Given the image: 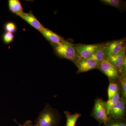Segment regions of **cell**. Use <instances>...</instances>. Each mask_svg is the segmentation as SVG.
<instances>
[{"label":"cell","instance_id":"6","mask_svg":"<svg viewBox=\"0 0 126 126\" xmlns=\"http://www.w3.org/2000/svg\"><path fill=\"white\" fill-rule=\"evenodd\" d=\"M126 100L121 96L117 103L113 106L109 113V117L113 119H124L126 114Z\"/></svg>","mask_w":126,"mask_h":126},{"label":"cell","instance_id":"15","mask_svg":"<svg viewBox=\"0 0 126 126\" xmlns=\"http://www.w3.org/2000/svg\"><path fill=\"white\" fill-rule=\"evenodd\" d=\"M120 90L119 83L116 82L115 81L110 80L108 89V99L112 98Z\"/></svg>","mask_w":126,"mask_h":126},{"label":"cell","instance_id":"14","mask_svg":"<svg viewBox=\"0 0 126 126\" xmlns=\"http://www.w3.org/2000/svg\"><path fill=\"white\" fill-rule=\"evenodd\" d=\"M120 89L117 93L113 96L111 98L108 99L107 102H106V111L108 115L110 112V110L119 101L121 97Z\"/></svg>","mask_w":126,"mask_h":126},{"label":"cell","instance_id":"22","mask_svg":"<svg viewBox=\"0 0 126 126\" xmlns=\"http://www.w3.org/2000/svg\"><path fill=\"white\" fill-rule=\"evenodd\" d=\"M14 121L18 124L19 126H35L34 125H33L32 123V121L30 120H28V121H26L23 125H21V124H19L18 122L16 121L15 119Z\"/></svg>","mask_w":126,"mask_h":126},{"label":"cell","instance_id":"13","mask_svg":"<svg viewBox=\"0 0 126 126\" xmlns=\"http://www.w3.org/2000/svg\"><path fill=\"white\" fill-rule=\"evenodd\" d=\"M10 10L16 15L23 12L21 3L18 0H9L8 1Z\"/></svg>","mask_w":126,"mask_h":126},{"label":"cell","instance_id":"8","mask_svg":"<svg viewBox=\"0 0 126 126\" xmlns=\"http://www.w3.org/2000/svg\"><path fill=\"white\" fill-rule=\"evenodd\" d=\"M74 63L78 68V73L87 72L97 68L99 63L91 58L78 59Z\"/></svg>","mask_w":126,"mask_h":126},{"label":"cell","instance_id":"21","mask_svg":"<svg viewBox=\"0 0 126 126\" xmlns=\"http://www.w3.org/2000/svg\"><path fill=\"white\" fill-rule=\"evenodd\" d=\"M5 29L6 32L13 33L16 30V26L13 22H8L5 25Z\"/></svg>","mask_w":126,"mask_h":126},{"label":"cell","instance_id":"9","mask_svg":"<svg viewBox=\"0 0 126 126\" xmlns=\"http://www.w3.org/2000/svg\"><path fill=\"white\" fill-rule=\"evenodd\" d=\"M100 45H78L74 46L77 52L78 59L90 58Z\"/></svg>","mask_w":126,"mask_h":126},{"label":"cell","instance_id":"12","mask_svg":"<svg viewBox=\"0 0 126 126\" xmlns=\"http://www.w3.org/2000/svg\"><path fill=\"white\" fill-rule=\"evenodd\" d=\"M64 114L66 118V123L65 126H76L78 119L81 117V113H75L71 114L68 111H65Z\"/></svg>","mask_w":126,"mask_h":126},{"label":"cell","instance_id":"17","mask_svg":"<svg viewBox=\"0 0 126 126\" xmlns=\"http://www.w3.org/2000/svg\"><path fill=\"white\" fill-rule=\"evenodd\" d=\"M104 126H126V119H113L110 118L104 124Z\"/></svg>","mask_w":126,"mask_h":126},{"label":"cell","instance_id":"1","mask_svg":"<svg viewBox=\"0 0 126 126\" xmlns=\"http://www.w3.org/2000/svg\"><path fill=\"white\" fill-rule=\"evenodd\" d=\"M61 116L58 111L47 104L35 121V126H58Z\"/></svg>","mask_w":126,"mask_h":126},{"label":"cell","instance_id":"19","mask_svg":"<svg viewBox=\"0 0 126 126\" xmlns=\"http://www.w3.org/2000/svg\"><path fill=\"white\" fill-rule=\"evenodd\" d=\"M101 1L106 5L118 9L121 8L123 5L122 1L119 0H102Z\"/></svg>","mask_w":126,"mask_h":126},{"label":"cell","instance_id":"20","mask_svg":"<svg viewBox=\"0 0 126 126\" xmlns=\"http://www.w3.org/2000/svg\"><path fill=\"white\" fill-rule=\"evenodd\" d=\"M14 35L12 33L6 32L3 35V40L5 44H9L12 42L14 39Z\"/></svg>","mask_w":126,"mask_h":126},{"label":"cell","instance_id":"7","mask_svg":"<svg viewBox=\"0 0 126 126\" xmlns=\"http://www.w3.org/2000/svg\"><path fill=\"white\" fill-rule=\"evenodd\" d=\"M126 47L117 54L111 56L107 60L114 65L119 71V73L126 72Z\"/></svg>","mask_w":126,"mask_h":126},{"label":"cell","instance_id":"16","mask_svg":"<svg viewBox=\"0 0 126 126\" xmlns=\"http://www.w3.org/2000/svg\"><path fill=\"white\" fill-rule=\"evenodd\" d=\"M90 58L99 63L105 59L104 45H100L99 47L97 48L96 50Z\"/></svg>","mask_w":126,"mask_h":126},{"label":"cell","instance_id":"18","mask_svg":"<svg viewBox=\"0 0 126 126\" xmlns=\"http://www.w3.org/2000/svg\"><path fill=\"white\" fill-rule=\"evenodd\" d=\"M119 86L121 96L126 99V72L122 73L121 76L119 79Z\"/></svg>","mask_w":126,"mask_h":126},{"label":"cell","instance_id":"5","mask_svg":"<svg viewBox=\"0 0 126 126\" xmlns=\"http://www.w3.org/2000/svg\"><path fill=\"white\" fill-rule=\"evenodd\" d=\"M125 46V41L123 40L114 41L104 45L105 59L108 60L111 56L118 53Z\"/></svg>","mask_w":126,"mask_h":126},{"label":"cell","instance_id":"3","mask_svg":"<svg viewBox=\"0 0 126 126\" xmlns=\"http://www.w3.org/2000/svg\"><path fill=\"white\" fill-rule=\"evenodd\" d=\"M91 115L97 121L100 126L105 123L110 118L106 111V102L102 98L95 99Z\"/></svg>","mask_w":126,"mask_h":126},{"label":"cell","instance_id":"11","mask_svg":"<svg viewBox=\"0 0 126 126\" xmlns=\"http://www.w3.org/2000/svg\"><path fill=\"white\" fill-rule=\"evenodd\" d=\"M41 33L46 39L54 45L61 44L65 41L58 34L46 28Z\"/></svg>","mask_w":126,"mask_h":126},{"label":"cell","instance_id":"4","mask_svg":"<svg viewBox=\"0 0 126 126\" xmlns=\"http://www.w3.org/2000/svg\"><path fill=\"white\" fill-rule=\"evenodd\" d=\"M97 69L107 76L109 80L115 81L119 78V72L117 69L105 59L99 63Z\"/></svg>","mask_w":126,"mask_h":126},{"label":"cell","instance_id":"10","mask_svg":"<svg viewBox=\"0 0 126 126\" xmlns=\"http://www.w3.org/2000/svg\"><path fill=\"white\" fill-rule=\"evenodd\" d=\"M17 15L23 19V20L29 23L31 26L36 30H38L40 32L45 29V27L42 25L35 16L32 14V12L23 13L17 14Z\"/></svg>","mask_w":126,"mask_h":126},{"label":"cell","instance_id":"2","mask_svg":"<svg viewBox=\"0 0 126 126\" xmlns=\"http://www.w3.org/2000/svg\"><path fill=\"white\" fill-rule=\"evenodd\" d=\"M54 50L60 57L73 62H75L78 59L76 50L74 46L64 41V42L54 45Z\"/></svg>","mask_w":126,"mask_h":126}]
</instances>
